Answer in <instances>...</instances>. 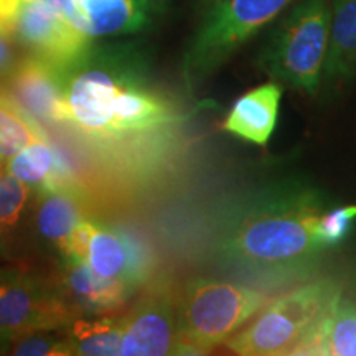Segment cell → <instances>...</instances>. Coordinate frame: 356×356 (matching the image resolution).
<instances>
[{"label":"cell","mask_w":356,"mask_h":356,"mask_svg":"<svg viewBox=\"0 0 356 356\" xmlns=\"http://www.w3.org/2000/svg\"><path fill=\"white\" fill-rule=\"evenodd\" d=\"M328 208L318 191L302 185L257 191L221 226L218 259L261 289L304 277L327 251L317 228Z\"/></svg>","instance_id":"6da1fadb"},{"label":"cell","mask_w":356,"mask_h":356,"mask_svg":"<svg viewBox=\"0 0 356 356\" xmlns=\"http://www.w3.org/2000/svg\"><path fill=\"white\" fill-rule=\"evenodd\" d=\"M269 300L264 289L195 277L178 292L177 355H207L241 330Z\"/></svg>","instance_id":"7a4b0ae2"},{"label":"cell","mask_w":356,"mask_h":356,"mask_svg":"<svg viewBox=\"0 0 356 356\" xmlns=\"http://www.w3.org/2000/svg\"><path fill=\"white\" fill-rule=\"evenodd\" d=\"M330 42L327 0H302L284 17L259 58L274 81L315 96L323 81Z\"/></svg>","instance_id":"3957f363"},{"label":"cell","mask_w":356,"mask_h":356,"mask_svg":"<svg viewBox=\"0 0 356 356\" xmlns=\"http://www.w3.org/2000/svg\"><path fill=\"white\" fill-rule=\"evenodd\" d=\"M337 292L318 279L269 299L222 346L239 356L296 355Z\"/></svg>","instance_id":"277c9868"},{"label":"cell","mask_w":356,"mask_h":356,"mask_svg":"<svg viewBox=\"0 0 356 356\" xmlns=\"http://www.w3.org/2000/svg\"><path fill=\"white\" fill-rule=\"evenodd\" d=\"M293 0H213L185 56L184 74L197 86Z\"/></svg>","instance_id":"5b68a950"},{"label":"cell","mask_w":356,"mask_h":356,"mask_svg":"<svg viewBox=\"0 0 356 356\" xmlns=\"http://www.w3.org/2000/svg\"><path fill=\"white\" fill-rule=\"evenodd\" d=\"M79 315L58 292L53 277L24 267H0V338L32 330H63Z\"/></svg>","instance_id":"8992f818"},{"label":"cell","mask_w":356,"mask_h":356,"mask_svg":"<svg viewBox=\"0 0 356 356\" xmlns=\"http://www.w3.org/2000/svg\"><path fill=\"white\" fill-rule=\"evenodd\" d=\"M0 20L7 25L13 42L60 68L91 48V37L44 0H0Z\"/></svg>","instance_id":"52a82bcc"},{"label":"cell","mask_w":356,"mask_h":356,"mask_svg":"<svg viewBox=\"0 0 356 356\" xmlns=\"http://www.w3.org/2000/svg\"><path fill=\"white\" fill-rule=\"evenodd\" d=\"M178 292L168 277H152L124 314L121 356L177 355Z\"/></svg>","instance_id":"ba28073f"},{"label":"cell","mask_w":356,"mask_h":356,"mask_svg":"<svg viewBox=\"0 0 356 356\" xmlns=\"http://www.w3.org/2000/svg\"><path fill=\"white\" fill-rule=\"evenodd\" d=\"M3 96L37 124H66L65 83L60 66L35 55L20 58L6 74Z\"/></svg>","instance_id":"9c48e42d"},{"label":"cell","mask_w":356,"mask_h":356,"mask_svg":"<svg viewBox=\"0 0 356 356\" xmlns=\"http://www.w3.org/2000/svg\"><path fill=\"white\" fill-rule=\"evenodd\" d=\"M86 262L101 277L118 280L136 293L154 277L155 257L131 231L96 225L88 243Z\"/></svg>","instance_id":"30bf717a"},{"label":"cell","mask_w":356,"mask_h":356,"mask_svg":"<svg viewBox=\"0 0 356 356\" xmlns=\"http://www.w3.org/2000/svg\"><path fill=\"white\" fill-rule=\"evenodd\" d=\"M51 277L58 292L79 317L118 314L134 296L131 289L118 280L101 277L79 257L63 259L61 269Z\"/></svg>","instance_id":"8fae6325"},{"label":"cell","mask_w":356,"mask_h":356,"mask_svg":"<svg viewBox=\"0 0 356 356\" xmlns=\"http://www.w3.org/2000/svg\"><path fill=\"white\" fill-rule=\"evenodd\" d=\"M282 84H261L234 102L226 115L222 129L239 139L264 147L273 136L279 119Z\"/></svg>","instance_id":"7c38bea8"},{"label":"cell","mask_w":356,"mask_h":356,"mask_svg":"<svg viewBox=\"0 0 356 356\" xmlns=\"http://www.w3.org/2000/svg\"><path fill=\"white\" fill-rule=\"evenodd\" d=\"M296 355L356 356V302L337 292Z\"/></svg>","instance_id":"4fadbf2b"},{"label":"cell","mask_w":356,"mask_h":356,"mask_svg":"<svg viewBox=\"0 0 356 356\" xmlns=\"http://www.w3.org/2000/svg\"><path fill=\"white\" fill-rule=\"evenodd\" d=\"M38 191L35 213L38 233L60 252L61 259H66L70 256L74 231L84 220L81 203L68 186L38 188Z\"/></svg>","instance_id":"5bb4252c"},{"label":"cell","mask_w":356,"mask_h":356,"mask_svg":"<svg viewBox=\"0 0 356 356\" xmlns=\"http://www.w3.org/2000/svg\"><path fill=\"white\" fill-rule=\"evenodd\" d=\"M356 76V0H333L330 42L323 70V84L340 88Z\"/></svg>","instance_id":"9a60e30c"},{"label":"cell","mask_w":356,"mask_h":356,"mask_svg":"<svg viewBox=\"0 0 356 356\" xmlns=\"http://www.w3.org/2000/svg\"><path fill=\"white\" fill-rule=\"evenodd\" d=\"M81 15L79 30L89 37L139 32L147 24L144 0H76Z\"/></svg>","instance_id":"2e32d148"},{"label":"cell","mask_w":356,"mask_h":356,"mask_svg":"<svg viewBox=\"0 0 356 356\" xmlns=\"http://www.w3.org/2000/svg\"><path fill=\"white\" fill-rule=\"evenodd\" d=\"M73 355L115 356L121 353L124 315L79 317L65 328Z\"/></svg>","instance_id":"e0dca14e"},{"label":"cell","mask_w":356,"mask_h":356,"mask_svg":"<svg viewBox=\"0 0 356 356\" xmlns=\"http://www.w3.org/2000/svg\"><path fill=\"white\" fill-rule=\"evenodd\" d=\"M3 173H8L32 186L37 185L38 188L68 186L65 180V168L60 165V160L51 150L48 140L33 142L8 159Z\"/></svg>","instance_id":"ac0fdd59"},{"label":"cell","mask_w":356,"mask_h":356,"mask_svg":"<svg viewBox=\"0 0 356 356\" xmlns=\"http://www.w3.org/2000/svg\"><path fill=\"white\" fill-rule=\"evenodd\" d=\"M38 140H47L38 124L15 102L0 95V155L8 160Z\"/></svg>","instance_id":"d6986e66"},{"label":"cell","mask_w":356,"mask_h":356,"mask_svg":"<svg viewBox=\"0 0 356 356\" xmlns=\"http://www.w3.org/2000/svg\"><path fill=\"white\" fill-rule=\"evenodd\" d=\"M0 355L15 356H73L63 330H32L0 338Z\"/></svg>","instance_id":"ffe728a7"},{"label":"cell","mask_w":356,"mask_h":356,"mask_svg":"<svg viewBox=\"0 0 356 356\" xmlns=\"http://www.w3.org/2000/svg\"><path fill=\"white\" fill-rule=\"evenodd\" d=\"M32 197V185L8 173L0 175V236L10 233L19 225Z\"/></svg>","instance_id":"44dd1931"},{"label":"cell","mask_w":356,"mask_h":356,"mask_svg":"<svg viewBox=\"0 0 356 356\" xmlns=\"http://www.w3.org/2000/svg\"><path fill=\"white\" fill-rule=\"evenodd\" d=\"M356 221V204L345 207H330L318 221L317 234L322 246L327 249L335 248L345 241V238L353 229Z\"/></svg>","instance_id":"7402d4cb"},{"label":"cell","mask_w":356,"mask_h":356,"mask_svg":"<svg viewBox=\"0 0 356 356\" xmlns=\"http://www.w3.org/2000/svg\"><path fill=\"white\" fill-rule=\"evenodd\" d=\"M19 60L20 58H17L13 40L7 37H0V76H6Z\"/></svg>","instance_id":"603a6c76"},{"label":"cell","mask_w":356,"mask_h":356,"mask_svg":"<svg viewBox=\"0 0 356 356\" xmlns=\"http://www.w3.org/2000/svg\"><path fill=\"white\" fill-rule=\"evenodd\" d=\"M144 2L149 6V8H152V10H159L160 7L167 6L168 0H144Z\"/></svg>","instance_id":"cb8c5ba5"},{"label":"cell","mask_w":356,"mask_h":356,"mask_svg":"<svg viewBox=\"0 0 356 356\" xmlns=\"http://www.w3.org/2000/svg\"><path fill=\"white\" fill-rule=\"evenodd\" d=\"M0 37H7V38H10V33H8L7 25L3 24L2 20H0Z\"/></svg>","instance_id":"d4e9b609"},{"label":"cell","mask_w":356,"mask_h":356,"mask_svg":"<svg viewBox=\"0 0 356 356\" xmlns=\"http://www.w3.org/2000/svg\"><path fill=\"white\" fill-rule=\"evenodd\" d=\"M6 163H7V160L2 157V155H0V175H2L3 173V168H6Z\"/></svg>","instance_id":"484cf974"},{"label":"cell","mask_w":356,"mask_h":356,"mask_svg":"<svg viewBox=\"0 0 356 356\" xmlns=\"http://www.w3.org/2000/svg\"><path fill=\"white\" fill-rule=\"evenodd\" d=\"M211 2H213V0H211Z\"/></svg>","instance_id":"4316f807"}]
</instances>
